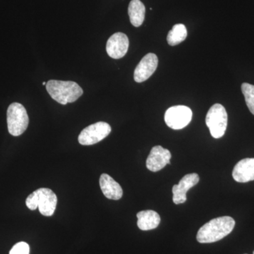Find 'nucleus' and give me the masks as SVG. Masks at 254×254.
I'll use <instances>...</instances> for the list:
<instances>
[{
	"instance_id": "nucleus-1",
	"label": "nucleus",
	"mask_w": 254,
	"mask_h": 254,
	"mask_svg": "<svg viewBox=\"0 0 254 254\" xmlns=\"http://www.w3.org/2000/svg\"><path fill=\"white\" fill-rule=\"evenodd\" d=\"M235 226V221L230 216H222L213 219L198 231L196 240L199 243H213L221 240L231 233Z\"/></svg>"
},
{
	"instance_id": "nucleus-2",
	"label": "nucleus",
	"mask_w": 254,
	"mask_h": 254,
	"mask_svg": "<svg viewBox=\"0 0 254 254\" xmlns=\"http://www.w3.org/2000/svg\"><path fill=\"white\" fill-rule=\"evenodd\" d=\"M46 89L51 98L62 105L74 103L83 95V89L76 82L50 80Z\"/></svg>"
},
{
	"instance_id": "nucleus-3",
	"label": "nucleus",
	"mask_w": 254,
	"mask_h": 254,
	"mask_svg": "<svg viewBox=\"0 0 254 254\" xmlns=\"http://www.w3.org/2000/svg\"><path fill=\"white\" fill-rule=\"evenodd\" d=\"M58 203V198L53 190L40 188L28 195L26 204L30 210L39 209L44 216H52L54 214Z\"/></svg>"
},
{
	"instance_id": "nucleus-4",
	"label": "nucleus",
	"mask_w": 254,
	"mask_h": 254,
	"mask_svg": "<svg viewBox=\"0 0 254 254\" xmlns=\"http://www.w3.org/2000/svg\"><path fill=\"white\" fill-rule=\"evenodd\" d=\"M8 131L10 134L18 136L26 131L29 123L27 112L22 105L14 103L9 105L7 113Z\"/></svg>"
},
{
	"instance_id": "nucleus-5",
	"label": "nucleus",
	"mask_w": 254,
	"mask_h": 254,
	"mask_svg": "<svg viewBox=\"0 0 254 254\" xmlns=\"http://www.w3.org/2000/svg\"><path fill=\"white\" fill-rule=\"evenodd\" d=\"M205 123L213 138H221L225 134L227 127V113L225 108L218 103L213 105L207 113Z\"/></svg>"
},
{
	"instance_id": "nucleus-6",
	"label": "nucleus",
	"mask_w": 254,
	"mask_h": 254,
	"mask_svg": "<svg viewBox=\"0 0 254 254\" xmlns=\"http://www.w3.org/2000/svg\"><path fill=\"white\" fill-rule=\"evenodd\" d=\"M111 131L109 124L104 122L93 124L82 130L78 136V142L83 145L95 144L106 138Z\"/></svg>"
},
{
	"instance_id": "nucleus-7",
	"label": "nucleus",
	"mask_w": 254,
	"mask_h": 254,
	"mask_svg": "<svg viewBox=\"0 0 254 254\" xmlns=\"http://www.w3.org/2000/svg\"><path fill=\"white\" fill-rule=\"evenodd\" d=\"M192 116L193 113L190 108L185 105H177L167 110L165 114V122L173 129H182L190 123Z\"/></svg>"
},
{
	"instance_id": "nucleus-8",
	"label": "nucleus",
	"mask_w": 254,
	"mask_h": 254,
	"mask_svg": "<svg viewBox=\"0 0 254 254\" xmlns=\"http://www.w3.org/2000/svg\"><path fill=\"white\" fill-rule=\"evenodd\" d=\"M128 46L129 41L126 34L123 33H115L107 42V53L113 59H120L127 54Z\"/></svg>"
},
{
	"instance_id": "nucleus-9",
	"label": "nucleus",
	"mask_w": 254,
	"mask_h": 254,
	"mask_svg": "<svg viewBox=\"0 0 254 254\" xmlns=\"http://www.w3.org/2000/svg\"><path fill=\"white\" fill-rule=\"evenodd\" d=\"M172 155L170 150L160 145L153 147L146 160V168L151 172H158L170 164Z\"/></svg>"
},
{
	"instance_id": "nucleus-10",
	"label": "nucleus",
	"mask_w": 254,
	"mask_h": 254,
	"mask_svg": "<svg viewBox=\"0 0 254 254\" xmlns=\"http://www.w3.org/2000/svg\"><path fill=\"white\" fill-rule=\"evenodd\" d=\"M158 57L153 53H148L143 57L134 71V80L137 83L146 81L153 74L158 67Z\"/></svg>"
},
{
	"instance_id": "nucleus-11",
	"label": "nucleus",
	"mask_w": 254,
	"mask_h": 254,
	"mask_svg": "<svg viewBox=\"0 0 254 254\" xmlns=\"http://www.w3.org/2000/svg\"><path fill=\"white\" fill-rule=\"evenodd\" d=\"M199 182L198 174L191 173L184 176L179 185L173 187V202L175 204H181L186 201L187 193L190 189Z\"/></svg>"
},
{
	"instance_id": "nucleus-12",
	"label": "nucleus",
	"mask_w": 254,
	"mask_h": 254,
	"mask_svg": "<svg viewBox=\"0 0 254 254\" xmlns=\"http://www.w3.org/2000/svg\"><path fill=\"white\" fill-rule=\"evenodd\" d=\"M234 180L240 183L254 180V158H245L235 165L232 172Z\"/></svg>"
},
{
	"instance_id": "nucleus-13",
	"label": "nucleus",
	"mask_w": 254,
	"mask_h": 254,
	"mask_svg": "<svg viewBox=\"0 0 254 254\" xmlns=\"http://www.w3.org/2000/svg\"><path fill=\"white\" fill-rule=\"evenodd\" d=\"M100 186L103 194L109 199L119 200L123 197V190L121 186L107 174L100 176Z\"/></svg>"
},
{
	"instance_id": "nucleus-14",
	"label": "nucleus",
	"mask_w": 254,
	"mask_h": 254,
	"mask_svg": "<svg viewBox=\"0 0 254 254\" xmlns=\"http://www.w3.org/2000/svg\"><path fill=\"white\" fill-rule=\"evenodd\" d=\"M137 225L143 231L153 230L160 225V217L154 210H143L137 213Z\"/></svg>"
},
{
	"instance_id": "nucleus-15",
	"label": "nucleus",
	"mask_w": 254,
	"mask_h": 254,
	"mask_svg": "<svg viewBox=\"0 0 254 254\" xmlns=\"http://www.w3.org/2000/svg\"><path fill=\"white\" fill-rule=\"evenodd\" d=\"M128 16L131 24L135 27H139L145 19V8L140 0H131L128 5Z\"/></svg>"
},
{
	"instance_id": "nucleus-16",
	"label": "nucleus",
	"mask_w": 254,
	"mask_h": 254,
	"mask_svg": "<svg viewBox=\"0 0 254 254\" xmlns=\"http://www.w3.org/2000/svg\"><path fill=\"white\" fill-rule=\"evenodd\" d=\"M187 37L186 26L182 23L175 25L173 29L168 33L167 41L168 44L171 46H177L185 41Z\"/></svg>"
},
{
	"instance_id": "nucleus-17",
	"label": "nucleus",
	"mask_w": 254,
	"mask_h": 254,
	"mask_svg": "<svg viewBox=\"0 0 254 254\" xmlns=\"http://www.w3.org/2000/svg\"><path fill=\"white\" fill-rule=\"evenodd\" d=\"M242 91L245 95L246 103L251 113L254 115V86L244 83L242 85Z\"/></svg>"
},
{
	"instance_id": "nucleus-18",
	"label": "nucleus",
	"mask_w": 254,
	"mask_h": 254,
	"mask_svg": "<svg viewBox=\"0 0 254 254\" xmlns=\"http://www.w3.org/2000/svg\"><path fill=\"white\" fill-rule=\"evenodd\" d=\"M30 247L24 242H18L12 247L9 254H29Z\"/></svg>"
},
{
	"instance_id": "nucleus-19",
	"label": "nucleus",
	"mask_w": 254,
	"mask_h": 254,
	"mask_svg": "<svg viewBox=\"0 0 254 254\" xmlns=\"http://www.w3.org/2000/svg\"><path fill=\"white\" fill-rule=\"evenodd\" d=\"M47 83L46 82H43V86H46Z\"/></svg>"
},
{
	"instance_id": "nucleus-20",
	"label": "nucleus",
	"mask_w": 254,
	"mask_h": 254,
	"mask_svg": "<svg viewBox=\"0 0 254 254\" xmlns=\"http://www.w3.org/2000/svg\"><path fill=\"white\" fill-rule=\"evenodd\" d=\"M253 254H254V253H253Z\"/></svg>"
}]
</instances>
